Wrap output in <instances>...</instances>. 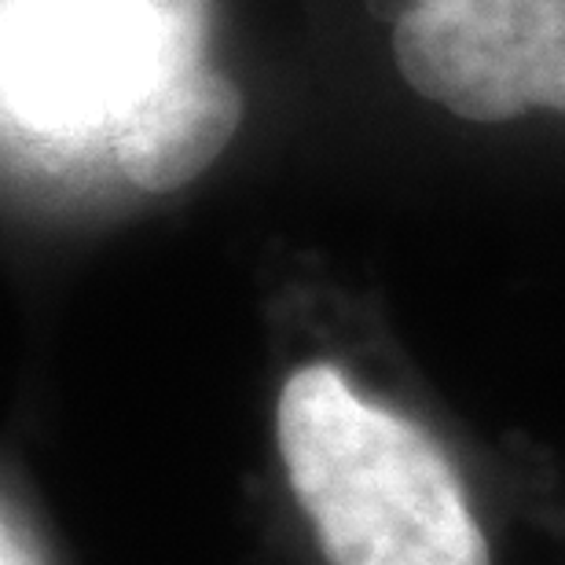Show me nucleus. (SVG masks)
<instances>
[{
    "instance_id": "1",
    "label": "nucleus",
    "mask_w": 565,
    "mask_h": 565,
    "mask_svg": "<svg viewBox=\"0 0 565 565\" xmlns=\"http://www.w3.org/2000/svg\"><path fill=\"white\" fill-rule=\"evenodd\" d=\"M279 456L331 565H489L462 484L434 437L356 397L331 364L294 371Z\"/></svg>"
},
{
    "instance_id": "2",
    "label": "nucleus",
    "mask_w": 565,
    "mask_h": 565,
    "mask_svg": "<svg viewBox=\"0 0 565 565\" xmlns=\"http://www.w3.org/2000/svg\"><path fill=\"white\" fill-rule=\"evenodd\" d=\"M243 121V93L210 66H188L154 88L115 137L132 184L154 195L184 188L217 158Z\"/></svg>"
},
{
    "instance_id": "3",
    "label": "nucleus",
    "mask_w": 565,
    "mask_h": 565,
    "mask_svg": "<svg viewBox=\"0 0 565 565\" xmlns=\"http://www.w3.org/2000/svg\"><path fill=\"white\" fill-rule=\"evenodd\" d=\"M397 66L415 93L467 121H514L529 104L514 63L467 19L408 4L393 22Z\"/></svg>"
},
{
    "instance_id": "4",
    "label": "nucleus",
    "mask_w": 565,
    "mask_h": 565,
    "mask_svg": "<svg viewBox=\"0 0 565 565\" xmlns=\"http://www.w3.org/2000/svg\"><path fill=\"white\" fill-rule=\"evenodd\" d=\"M467 19L511 55L529 107L565 110V0H412Z\"/></svg>"
},
{
    "instance_id": "5",
    "label": "nucleus",
    "mask_w": 565,
    "mask_h": 565,
    "mask_svg": "<svg viewBox=\"0 0 565 565\" xmlns=\"http://www.w3.org/2000/svg\"><path fill=\"white\" fill-rule=\"evenodd\" d=\"M0 565H41L38 547L30 544V536L4 514V536H0Z\"/></svg>"
}]
</instances>
